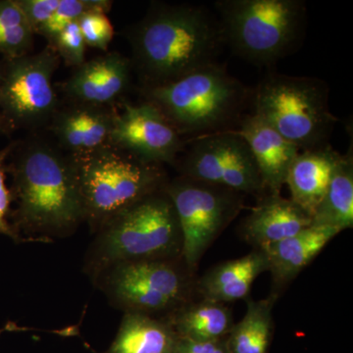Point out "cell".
I'll list each match as a JSON object with an SVG mask.
<instances>
[{"instance_id": "cell-2", "label": "cell", "mask_w": 353, "mask_h": 353, "mask_svg": "<svg viewBox=\"0 0 353 353\" xmlns=\"http://www.w3.org/2000/svg\"><path fill=\"white\" fill-rule=\"evenodd\" d=\"M132 66L148 85H162L217 62L219 21L201 6L153 3L129 32Z\"/></svg>"}, {"instance_id": "cell-3", "label": "cell", "mask_w": 353, "mask_h": 353, "mask_svg": "<svg viewBox=\"0 0 353 353\" xmlns=\"http://www.w3.org/2000/svg\"><path fill=\"white\" fill-rule=\"evenodd\" d=\"M143 92L181 136L194 138L234 130L252 95L218 62L172 82L143 87Z\"/></svg>"}, {"instance_id": "cell-30", "label": "cell", "mask_w": 353, "mask_h": 353, "mask_svg": "<svg viewBox=\"0 0 353 353\" xmlns=\"http://www.w3.org/2000/svg\"><path fill=\"white\" fill-rule=\"evenodd\" d=\"M226 338L215 341H194L176 336L172 353H229Z\"/></svg>"}, {"instance_id": "cell-23", "label": "cell", "mask_w": 353, "mask_h": 353, "mask_svg": "<svg viewBox=\"0 0 353 353\" xmlns=\"http://www.w3.org/2000/svg\"><path fill=\"white\" fill-rule=\"evenodd\" d=\"M279 297L248 299L243 319L226 338L229 353H269L274 333L273 308Z\"/></svg>"}, {"instance_id": "cell-24", "label": "cell", "mask_w": 353, "mask_h": 353, "mask_svg": "<svg viewBox=\"0 0 353 353\" xmlns=\"http://www.w3.org/2000/svg\"><path fill=\"white\" fill-rule=\"evenodd\" d=\"M34 34L16 0H0V54L4 60L30 54Z\"/></svg>"}, {"instance_id": "cell-22", "label": "cell", "mask_w": 353, "mask_h": 353, "mask_svg": "<svg viewBox=\"0 0 353 353\" xmlns=\"http://www.w3.org/2000/svg\"><path fill=\"white\" fill-rule=\"evenodd\" d=\"M312 225L334 228L341 233L353 227L352 146L339 157L326 192L313 213Z\"/></svg>"}, {"instance_id": "cell-31", "label": "cell", "mask_w": 353, "mask_h": 353, "mask_svg": "<svg viewBox=\"0 0 353 353\" xmlns=\"http://www.w3.org/2000/svg\"><path fill=\"white\" fill-rule=\"evenodd\" d=\"M1 80L2 62H0V88H1ZM14 130L12 129V127L9 125L6 117H4L3 114H2L1 110H0V134H6V136H8V134H12Z\"/></svg>"}, {"instance_id": "cell-20", "label": "cell", "mask_w": 353, "mask_h": 353, "mask_svg": "<svg viewBox=\"0 0 353 353\" xmlns=\"http://www.w3.org/2000/svg\"><path fill=\"white\" fill-rule=\"evenodd\" d=\"M176 334L167 318L124 313L105 353H172Z\"/></svg>"}, {"instance_id": "cell-4", "label": "cell", "mask_w": 353, "mask_h": 353, "mask_svg": "<svg viewBox=\"0 0 353 353\" xmlns=\"http://www.w3.org/2000/svg\"><path fill=\"white\" fill-rule=\"evenodd\" d=\"M183 238L175 208L162 189L139 199L103 225L85 259L92 280L123 262L182 259Z\"/></svg>"}, {"instance_id": "cell-28", "label": "cell", "mask_w": 353, "mask_h": 353, "mask_svg": "<svg viewBox=\"0 0 353 353\" xmlns=\"http://www.w3.org/2000/svg\"><path fill=\"white\" fill-rule=\"evenodd\" d=\"M15 141L7 145L6 148L0 150V234L8 236L16 243L25 241L14 229L11 223V214H12L13 199L10 189L6 185V166L7 159L12 152Z\"/></svg>"}, {"instance_id": "cell-19", "label": "cell", "mask_w": 353, "mask_h": 353, "mask_svg": "<svg viewBox=\"0 0 353 353\" xmlns=\"http://www.w3.org/2000/svg\"><path fill=\"white\" fill-rule=\"evenodd\" d=\"M340 155L328 145L299 152L290 165L285 180L290 199L311 218L326 192Z\"/></svg>"}, {"instance_id": "cell-5", "label": "cell", "mask_w": 353, "mask_h": 353, "mask_svg": "<svg viewBox=\"0 0 353 353\" xmlns=\"http://www.w3.org/2000/svg\"><path fill=\"white\" fill-rule=\"evenodd\" d=\"M214 6L225 43L256 66L277 63L303 43V0H219Z\"/></svg>"}, {"instance_id": "cell-10", "label": "cell", "mask_w": 353, "mask_h": 353, "mask_svg": "<svg viewBox=\"0 0 353 353\" xmlns=\"http://www.w3.org/2000/svg\"><path fill=\"white\" fill-rule=\"evenodd\" d=\"M60 60L48 46L34 54L2 62L0 110L14 131L50 123L58 109L52 79Z\"/></svg>"}, {"instance_id": "cell-26", "label": "cell", "mask_w": 353, "mask_h": 353, "mask_svg": "<svg viewBox=\"0 0 353 353\" xmlns=\"http://www.w3.org/2000/svg\"><path fill=\"white\" fill-rule=\"evenodd\" d=\"M48 46L67 66L78 68L85 62V43L78 22L71 23Z\"/></svg>"}, {"instance_id": "cell-6", "label": "cell", "mask_w": 353, "mask_h": 353, "mask_svg": "<svg viewBox=\"0 0 353 353\" xmlns=\"http://www.w3.org/2000/svg\"><path fill=\"white\" fill-rule=\"evenodd\" d=\"M72 157L78 173L85 221L97 231L114 216L167 183L161 164L145 161L112 145Z\"/></svg>"}, {"instance_id": "cell-25", "label": "cell", "mask_w": 353, "mask_h": 353, "mask_svg": "<svg viewBox=\"0 0 353 353\" xmlns=\"http://www.w3.org/2000/svg\"><path fill=\"white\" fill-rule=\"evenodd\" d=\"M111 7L112 2L108 0H60L57 11L38 34L48 39L50 44L67 26L78 22L85 14L97 11L106 14Z\"/></svg>"}, {"instance_id": "cell-12", "label": "cell", "mask_w": 353, "mask_h": 353, "mask_svg": "<svg viewBox=\"0 0 353 353\" xmlns=\"http://www.w3.org/2000/svg\"><path fill=\"white\" fill-rule=\"evenodd\" d=\"M110 145L157 164H175L185 141L150 102L125 103L115 112Z\"/></svg>"}, {"instance_id": "cell-16", "label": "cell", "mask_w": 353, "mask_h": 353, "mask_svg": "<svg viewBox=\"0 0 353 353\" xmlns=\"http://www.w3.org/2000/svg\"><path fill=\"white\" fill-rule=\"evenodd\" d=\"M340 233L334 228L311 225L294 236L260 248L268 261L273 284L271 294L279 297L281 290L292 283Z\"/></svg>"}, {"instance_id": "cell-1", "label": "cell", "mask_w": 353, "mask_h": 353, "mask_svg": "<svg viewBox=\"0 0 353 353\" xmlns=\"http://www.w3.org/2000/svg\"><path fill=\"white\" fill-rule=\"evenodd\" d=\"M15 208L11 223L25 241L74 233L85 221L75 160L41 139L15 141L6 166Z\"/></svg>"}, {"instance_id": "cell-13", "label": "cell", "mask_w": 353, "mask_h": 353, "mask_svg": "<svg viewBox=\"0 0 353 353\" xmlns=\"http://www.w3.org/2000/svg\"><path fill=\"white\" fill-rule=\"evenodd\" d=\"M131 70V60L117 52L85 60L64 83L63 92L76 103L105 106L126 92Z\"/></svg>"}, {"instance_id": "cell-11", "label": "cell", "mask_w": 353, "mask_h": 353, "mask_svg": "<svg viewBox=\"0 0 353 353\" xmlns=\"http://www.w3.org/2000/svg\"><path fill=\"white\" fill-rule=\"evenodd\" d=\"M175 164L181 176L221 185L241 194L263 196L265 190L250 146L236 130L185 141Z\"/></svg>"}, {"instance_id": "cell-15", "label": "cell", "mask_w": 353, "mask_h": 353, "mask_svg": "<svg viewBox=\"0 0 353 353\" xmlns=\"http://www.w3.org/2000/svg\"><path fill=\"white\" fill-rule=\"evenodd\" d=\"M115 112L105 106L76 103L58 108L50 129L58 146L71 155H83L110 145Z\"/></svg>"}, {"instance_id": "cell-7", "label": "cell", "mask_w": 353, "mask_h": 353, "mask_svg": "<svg viewBox=\"0 0 353 353\" xmlns=\"http://www.w3.org/2000/svg\"><path fill=\"white\" fill-rule=\"evenodd\" d=\"M253 113L301 152L329 145L338 123L329 108V88L312 77L269 74L252 92Z\"/></svg>"}, {"instance_id": "cell-21", "label": "cell", "mask_w": 353, "mask_h": 353, "mask_svg": "<svg viewBox=\"0 0 353 353\" xmlns=\"http://www.w3.org/2000/svg\"><path fill=\"white\" fill-rule=\"evenodd\" d=\"M176 336L194 341L225 339L234 325L233 311L224 303L190 301L167 316Z\"/></svg>"}, {"instance_id": "cell-18", "label": "cell", "mask_w": 353, "mask_h": 353, "mask_svg": "<svg viewBox=\"0 0 353 353\" xmlns=\"http://www.w3.org/2000/svg\"><path fill=\"white\" fill-rule=\"evenodd\" d=\"M264 272H268L266 255L261 248H254L245 256L209 269L196 281V292L201 299L218 303L248 299L253 283Z\"/></svg>"}, {"instance_id": "cell-29", "label": "cell", "mask_w": 353, "mask_h": 353, "mask_svg": "<svg viewBox=\"0 0 353 353\" xmlns=\"http://www.w3.org/2000/svg\"><path fill=\"white\" fill-rule=\"evenodd\" d=\"M60 0H16L32 32L38 34L57 11Z\"/></svg>"}, {"instance_id": "cell-17", "label": "cell", "mask_w": 353, "mask_h": 353, "mask_svg": "<svg viewBox=\"0 0 353 353\" xmlns=\"http://www.w3.org/2000/svg\"><path fill=\"white\" fill-rule=\"evenodd\" d=\"M312 225V218L292 199L264 194L243 222L241 234L254 248L294 236Z\"/></svg>"}, {"instance_id": "cell-8", "label": "cell", "mask_w": 353, "mask_h": 353, "mask_svg": "<svg viewBox=\"0 0 353 353\" xmlns=\"http://www.w3.org/2000/svg\"><path fill=\"white\" fill-rule=\"evenodd\" d=\"M194 274L182 259L139 260L113 265L94 281L124 313L166 318L192 301Z\"/></svg>"}, {"instance_id": "cell-27", "label": "cell", "mask_w": 353, "mask_h": 353, "mask_svg": "<svg viewBox=\"0 0 353 353\" xmlns=\"http://www.w3.org/2000/svg\"><path fill=\"white\" fill-rule=\"evenodd\" d=\"M78 24L85 46L108 50L114 38V28L105 13H87L78 21Z\"/></svg>"}, {"instance_id": "cell-9", "label": "cell", "mask_w": 353, "mask_h": 353, "mask_svg": "<svg viewBox=\"0 0 353 353\" xmlns=\"http://www.w3.org/2000/svg\"><path fill=\"white\" fill-rule=\"evenodd\" d=\"M183 238L182 259L194 272L218 236L243 208V194L180 176L165 185Z\"/></svg>"}, {"instance_id": "cell-14", "label": "cell", "mask_w": 353, "mask_h": 353, "mask_svg": "<svg viewBox=\"0 0 353 353\" xmlns=\"http://www.w3.org/2000/svg\"><path fill=\"white\" fill-rule=\"evenodd\" d=\"M236 131L250 146L265 194H280L290 165L301 150L254 113L243 116Z\"/></svg>"}]
</instances>
